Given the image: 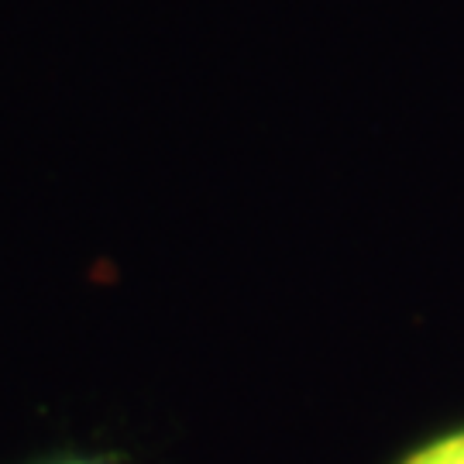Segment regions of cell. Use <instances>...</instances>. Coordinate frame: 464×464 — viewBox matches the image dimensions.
Listing matches in <instances>:
<instances>
[{
    "instance_id": "1",
    "label": "cell",
    "mask_w": 464,
    "mask_h": 464,
    "mask_svg": "<svg viewBox=\"0 0 464 464\" xmlns=\"http://www.w3.org/2000/svg\"><path fill=\"white\" fill-rule=\"evenodd\" d=\"M402 464H464V430H454L410 454Z\"/></svg>"
},
{
    "instance_id": "2",
    "label": "cell",
    "mask_w": 464,
    "mask_h": 464,
    "mask_svg": "<svg viewBox=\"0 0 464 464\" xmlns=\"http://www.w3.org/2000/svg\"><path fill=\"white\" fill-rule=\"evenodd\" d=\"M69 464H90V461H69Z\"/></svg>"
}]
</instances>
